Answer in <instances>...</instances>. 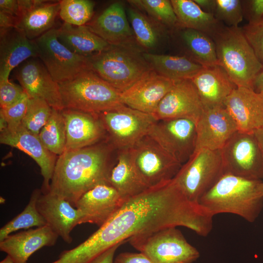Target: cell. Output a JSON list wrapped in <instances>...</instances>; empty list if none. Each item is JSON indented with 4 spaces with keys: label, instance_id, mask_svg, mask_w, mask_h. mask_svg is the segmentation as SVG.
Wrapping results in <instances>:
<instances>
[{
    "label": "cell",
    "instance_id": "cell-48",
    "mask_svg": "<svg viewBox=\"0 0 263 263\" xmlns=\"http://www.w3.org/2000/svg\"><path fill=\"white\" fill-rule=\"evenodd\" d=\"M252 89L256 92L263 93V69L255 77L253 82Z\"/></svg>",
    "mask_w": 263,
    "mask_h": 263
},
{
    "label": "cell",
    "instance_id": "cell-23",
    "mask_svg": "<svg viewBox=\"0 0 263 263\" xmlns=\"http://www.w3.org/2000/svg\"><path fill=\"white\" fill-rule=\"evenodd\" d=\"M59 236L48 225L10 234L0 242V250L14 263H27L29 258L44 246L54 245Z\"/></svg>",
    "mask_w": 263,
    "mask_h": 263
},
{
    "label": "cell",
    "instance_id": "cell-8",
    "mask_svg": "<svg viewBox=\"0 0 263 263\" xmlns=\"http://www.w3.org/2000/svg\"><path fill=\"white\" fill-rule=\"evenodd\" d=\"M110 143L119 150L129 149L147 135L156 121L148 114L122 104L97 114Z\"/></svg>",
    "mask_w": 263,
    "mask_h": 263
},
{
    "label": "cell",
    "instance_id": "cell-30",
    "mask_svg": "<svg viewBox=\"0 0 263 263\" xmlns=\"http://www.w3.org/2000/svg\"><path fill=\"white\" fill-rule=\"evenodd\" d=\"M151 69L174 81L191 79L203 68L185 56L159 55L142 53Z\"/></svg>",
    "mask_w": 263,
    "mask_h": 263
},
{
    "label": "cell",
    "instance_id": "cell-37",
    "mask_svg": "<svg viewBox=\"0 0 263 263\" xmlns=\"http://www.w3.org/2000/svg\"><path fill=\"white\" fill-rule=\"evenodd\" d=\"M129 2L144 10L161 23L170 27H177V19L170 0H132Z\"/></svg>",
    "mask_w": 263,
    "mask_h": 263
},
{
    "label": "cell",
    "instance_id": "cell-50",
    "mask_svg": "<svg viewBox=\"0 0 263 263\" xmlns=\"http://www.w3.org/2000/svg\"><path fill=\"white\" fill-rule=\"evenodd\" d=\"M0 263H14L10 256L7 255L6 257L0 261Z\"/></svg>",
    "mask_w": 263,
    "mask_h": 263
},
{
    "label": "cell",
    "instance_id": "cell-2",
    "mask_svg": "<svg viewBox=\"0 0 263 263\" xmlns=\"http://www.w3.org/2000/svg\"><path fill=\"white\" fill-rule=\"evenodd\" d=\"M261 181L225 173L199 203L213 216L230 213L253 223L263 207V197L258 189Z\"/></svg>",
    "mask_w": 263,
    "mask_h": 263
},
{
    "label": "cell",
    "instance_id": "cell-43",
    "mask_svg": "<svg viewBox=\"0 0 263 263\" xmlns=\"http://www.w3.org/2000/svg\"><path fill=\"white\" fill-rule=\"evenodd\" d=\"M113 263H153L142 253L123 252L114 259Z\"/></svg>",
    "mask_w": 263,
    "mask_h": 263
},
{
    "label": "cell",
    "instance_id": "cell-27",
    "mask_svg": "<svg viewBox=\"0 0 263 263\" xmlns=\"http://www.w3.org/2000/svg\"><path fill=\"white\" fill-rule=\"evenodd\" d=\"M57 36L60 42L71 52L86 57L111 45L85 25L76 26L64 22L57 29Z\"/></svg>",
    "mask_w": 263,
    "mask_h": 263
},
{
    "label": "cell",
    "instance_id": "cell-34",
    "mask_svg": "<svg viewBox=\"0 0 263 263\" xmlns=\"http://www.w3.org/2000/svg\"><path fill=\"white\" fill-rule=\"evenodd\" d=\"M127 13L137 42L145 48H154L158 42V35L150 21L134 8H128Z\"/></svg>",
    "mask_w": 263,
    "mask_h": 263
},
{
    "label": "cell",
    "instance_id": "cell-51",
    "mask_svg": "<svg viewBox=\"0 0 263 263\" xmlns=\"http://www.w3.org/2000/svg\"><path fill=\"white\" fill-rule=\"evenodd\" d=\"M259 191L260 194L263 197V181H261L258 187Z\"/></svg>",
    "mask_w": 263,
    "mask_h": 263
},
{
    "label": "cell",
    "instance_id": "cell-28",
    "mask_svg": "<svg viewBox=\"0 0 263 263\" xmlns=\"http://www.w3.org/2000/svg\"><path fill=\"white\" fill-rule=\"evenodd\" d=\"M109 183L125 200L148 188L132 163L129 149L119 150L111 171Z\"/></svg>",
    "mask_w": 263,
    "mask_h": 263
},
{
    "label": "cell",
    "instance_id": "cell-32",
    "mask_svg": "<svg viewBox=\"0 0 263 263\" xmlns=\"http://www.w3.org/2000/svg\"><path fill=\"white\" fill-rule=\"evenodd\" d=\"M41 193V189H35L23 210L0 229V242L18 230L29 229L33 227H38L47 225L37 207L38 199Z\"/></svg>",
    "mask_w": 263,
    "mask_h": 263
},
{
    "label": "cell",
    "instance_id": "cell-20",
    "mask_svg": "<svg viewBox=\"0 0 263 263\" xmlns=\"http://www.w3.org/2000/svg\"><path fill=\"white\" fill-rule=\"evenodd\" d=\"M126 200L111 185H98L85 192L77 201L75 207L83 215V224L104 225Z\"/></svg>",
    "mask_w": 263,
    "mask_h": 263
},
{
    "label": "cell",
    "instance_id": "cell-41",
    "mask_svg": "<svg viewBox=\"0 0 263 263\" xmlns=\"http://www.w3.org/2000/svg\"><path fill=\"white\" fill-rule=\"evenodd\" d=\"M25 94L22 87L9 80L0 81V106L4 108L19 100Z\"/></svg>",
    "mask_w": 263,
    "mask_h": 263
},
{
    "label": "cell",
    "instance_id": "cell-3",
    "mask_svg": "<svg viewBox=\"0 0 263 263\" xmlns=\"http://www.w3.org/2000/svg\"><path fill=\"white\" fill-rule=\"evenodd\" d=\"M218 65L237 87L252 89L254 80L263 69L242 28L224 25L213 37Z\"/></svg>",
    "mask_w": 263,
    "mask_h": 263
},
{
    "label": "cell",
    "instance_id": "cell-1",
    "mask_svg": "<svg viewBox=\"0 0 263 263\" xmlns=\"http://www.w3.org/2000/svg\"><path fill=\"white\" fill-rule=\"evenodd\" d=\"M113 148L111 143L99 142L64 151L56 160L49 192L75 207L89 190L100 184H110L114 164L111 159Z\"/></svg>",
    "mask_w": 263,
    "mask_h": 263
},
{
    "label": "cell",
    "instance_id": "cell-15",
    "mask_svg": "<svg viewBox=\"0 0 263 263\" xmlns=\"http://www.w3.org/2000/svg\"><path fill=\"white\" fill-rule=\"evenodd\" d=\"M175 82L150 69L121 93V102L130 108L152 115Z\"/></svg>",
    "mask_w": 263,
    "mask_h": 263
},
{
    "label": "cell",
    "instance_id": "cell-44",
    "mask_svg": "<svg viewBox=\"0 0 263 263\" xmlns=\"http://www.w3.org/2000/svg\"><path fill=\"white\" fill-rule=\"evenodd\" d=\"M0 11L9 14L18 19L20 14L19 0H0Z\"/></svg>",
    "mask_w": 263,
    "mask_h": 263
},
{
    "label": "cell",
    "instance_id": "cell-38",
    "mask_svg": "<svg viewBox=\"0 0 263 263\" xmlns=\"http://www.w3.org/2000/svg\"><path fill=\"white\" fill-rule=\"evenodd\" d=\"M213 15L228 27H238L244 19L242 0H215Z\"/></svg>",
    "mask_w": 263,
    "mask_h": 263
},
{
    "label": "cell",
    "instance_id": "cell-18",
    "mask_svg": "<svg viewBox=\"0 0 263 263\" xmlns=\"http://www.w3.org/2000/svg\"><path fill=\"white\" fill-rule=\"evenodd\" d=\"M225 107L238 131L253 133L263 127V93L253 89L236 87L226 98Z\"/></svg>",
    "mask_w": 263,
    "mask_h": 263
},
{
    "label": "cell",
    "instance_id": "cell-16",
    "mask_svg": "<svg viewBox=\"0 0 263 263\" xmlns=\"http://www.w3.org/2000/svg\"><path fill=\"white\" fill-rule=\"evenodd\" d=\"M16 77L29 97L42 99L53 109L63 110L59 84L39 61L26 60L17 70Z\"/></svg>",
    "mask_w": 263,
    "mask_h": 263
},
{
    "label": "cell",
    "instance_id": "cell-25",
    "mask_svg": "<svg viewBox=\"0 0 263 263\" xmlns=\"http://www.w3.org/2000/svg\"><path fill=\"white\" fill-rule=\"evenodd\" d=\"M38 57L36 44L16 28L0 31V81L9 80L11 71L30 57Z\"/></svg>",
    "mask_w": 263,
    "mask_h": 263
},
{
    "label": "cell",
    "instance_id": "cell-22",
    "mask_svg": "<svg viewBox=\"0 0 263 263\" xmlns=\"http://www.w3.org/2000/svg\"><path fill=\"white\" fill-rule=\"evenodd\" d=\"M87 26L111 45L133 46L135 39L124 6L119 2L111 4Z\"/></svg>",
    "mask_w": 263,
    "mask_h": 263
},
{
    "label": "cell",
    "instance_id": "cell-31",
    "mask_svg": "<svg viewBox=\"0 0 263 263\" xmlns=\"http://www.w3.org/2000/svg\"><path fill=\"white\" fill-rule=\"evenodd\" d=\"M178 27L179 35L187 55L203 67L218 65L215 45L212 38L201 31Z\"/></svg>",
    "mask_w": 263,
    "mask_h": 263
},
{
    "label": "cell",
    "instance_id": "cell-46",
    "mask_svg": "<svg viewBox=\"0 0 263 263\" xmlns=\"http://www.w3.org/2000/svg\"><path fill=\"white\" fill-rule=\"evenodd\" d=\"M17 21V18L0 11V31L15 28Z\"/></svg>",
    "mask_w": 263,
    "mask_h": 263
},
{
    "label": "cell",
    "instance_id": "cell-9",
    "mask_svg": "<svg viewBox=\"0 0 263 263\" xmlns=\"http://www.w3.org/2000/svg\"><path fill=\"white\" fill-rule=\"evenodd\" d=\"M220 151L225 173L263 179V153L253 133L237 131Z\"/></svg>",
    "mask_w": 263,
    "mask_h": 263
},
{
    "label": "cell",
    "instance_id": "cell-49",
    "mask_svg": "<svg viewBox=\"0 0 263 263\" xmlns=\"http://www.w3.org/2000/svg\"><path fill=\"white\" fill-rule=\"evenodd\" d=\"M253 133L263 153V127L255 131Z\"/></svg>",
    "mask_w": 263,
    "mask_h": 263
},
{
    "label": "cell",
    "instance_id": "cell-24",
    "mask_svg": "<svg viewBox=\"0 0 263 263\" xmlns=\"http://www.w3.org/2000/svg\"><path fill=\"white\" fill-rule=\"evenodd\" d=\"M204 109L225 107V102L237 87L220 65L203 67L191 79Z\"/></svg>",
    "mask_w": 263,
    "mask_h": 263
},
{
    "label": "cell",
    "instance_id": "cell-33",
    "mask_svg": "<svg viewBox=\"0 0 263 263\" xmlns=\"http://www.w3.org/2000/svg\"><path fill=\"white\" fill-rule=\"evenodd\" d=\"M38 136L50 152L58 156L65 150L66 131L62 111L53 108L51 115Z\"/></svg>",
    "mask_w": 263,
    "mask_h": 263
},
{
    "label": "cell",
    "instance_id": "cell-36",
    "mask_svg": "<svg viewBox=\"0 0 263 263\" xmlns=\"http://www.w3.org/2000/svg\"><path fill=\"white\" fill-rule=\"evenodd\" d=\"M52 110L53 108L45 101L29 97L21 123L28 130L38 135L49 120Z\"/></svg>",
    "mask_w": 263,
    "mask_h": 263
},
{
    "label": "cell",
    "instance_id": "cell-21",
    "mask_svg": "<svg viewBox=\"0 0 263 263\" xmlns=\"http://www.w3.org/2000/svg\"><path fill=\"white\" fill-rule=\"evenodd\" d=\"M61 111L66 131L65 151L94 145L103 138L106 132L97 114L71 109Z\"/></svg>",
    "mask_w": 263,
    "mask_h": 263
},
{
    "label": "cell",
    "instance_id": "cell-40",
    "mask_svg": "<svg viewBox=\"0 0 263 263\" xmlns=\"http://www.w3.org/2000/svg\"><path fill=\"white\" fill-rule=\"evenodd\" d=\"M29 98L25 93L17 102L7 107L0 108V117L4 119L7 126L16 125L21 123L27 110Z\"/></svg>",
    "mask_w": 263,
    "mask_h": 263
},
{
    "label": "cell",
    "instance_id": "cell-7",
    "mask_svg": "<svg viewBox=\"0 0 263 263\" xmlns=\"http://www.w3.org/2000/svg\"><path fill=\"white\" fill-rule=\"evenodd\" d=\"M225 174L220 150L194 151L173 178L188 198L199 203Z\"/></svg>",
    "mask_w": 263,
    "mask_h": 263
},
{
    "label": "cell",
    "instance_id": "cell-17",
    "mask_svg": "<svg viewBox=\"0 0 263 263\" xmlns=\"http://www.w3.org/2000/svg\"><path fill=\"white\" fill-rule=\"evenodd\" d=\"M195 150H221L238 131L237 126L225 107L204 109L196 123Z\"/></svg>",
    "mask_w": 263,
    "mask_h": 263
},
{
    "label": "cell",
    "instance_id": "cell-42",
    "mask_svg": "<svg viewBox=\"0 0 263 263\" xmlns=\"http://www.w3.org/2000/svg\"><path fill=\"white\" fill-rule=\"evenodd\" d=\"M244 18L248 23L257 22L263 19V0H242Z\"/></svg>",
    "mask_w": 263,
    "mask_h": 263
},
{
    "label": "cell",
    "instance_id": "cell-5",
    "mask_svg": "<svg viewBox=\"0 0 263 263\" xmlns=\"http://www.w3.org/2000/svg\"><path fill=\"white\" fill-rule=\"evenodd\" d=\"M87 59L90 70L121 93L151 69L134 46L110 45Z\"/></svg>",
    "mask_w": 263,
    "mask_h": 263
},
{
    "label": "cell",
    "instance_id": "cell-13",
    "mask_svg": "<svg viewBox=\"0 0 263 263\" xmlns=\"http://www.w3.org/2000/svg\"><path fill=\"white\" fill-rule=\"evenodd\" d=\"M0 142L23 151L35 161L43 178L41 191L42 193L49 192L56 155L44 147L38 135L28 130L21 123L7 126L0 131Z\"/></svg>",
    "mask_w": 263,
    "mask_h": 263
},
{
    "label": "cell",
    "instance_id": "cell-4",
    "mask_svg": "<svg viewBox=\"0 0 263 263\" xmlns=\"http://www.w3.org/2000/svg\"><path fill=\"white\" fill-rule=\"evenodd\" d=\"M58 84L63 109L97 114L123 104L121 92L90 69Z\"/></svg>",
    "mask_w": 263,
    "mask_h": 263
},
{
    "label": "cell",
    "instance_id": "cell-11",
    "mask_svg": "<svg viewBox=\"0 0 263 263\" xmlns=\"http://www.w3.org/2000/svg\"><path fill=\"white\" fill-rule=\"evenodd\" d=\"M38 57L58 84L71 80L89 69L87 57L77 55L58 40L57 29L52 28L34 40Z\"/></svg>",
    "mask_w": 263,
    "mask_h": 263
},
{
    "label": "cell",
    "instance_id": "cell-19",
    "mask_svg": "<svg viewBox=\"0 0 263 263\" xmlns=\"http://www.w3.org/2000/svg\"><path fill=\"white\" fill-rule=\"evenodd\" d=\"M37 207L46 224L66 243L71 244V233L83 224V215L67 201L50 192L39 197Z\"/></svg>",
    "mask_w": 263,
    "mask_h": 263
},
{
    "label": "cell",
    "instance_id": "cell-39",
    "mask_svg": "<svg viewBox=\"0 0 263 263\" xmlns=\"http://www.w3.org/2000/svg\"><path fill=\"white\" fill-rule=\"evenodd\" d=\"M244 35L260 63L263 65V19L242 27Z\"/></svg>",
    "mask_w": 263,
    "mask_h": 263
},
{
    "label": "cell",
    "instance_id": "cell-10",
    "mask_svg": "<svg viewBox=\"0 0 263 263\" xmlns=\"http://www.w3.org/2000/svg\"><path fill=\"white\" fill-rule=\"evenodd\" d=\"M129 151L135 168L148 188L173 179L182 165L148 135Z\"/></svg>",
    "mask_w": 263,
    "mask_h": 263
},
{
    "label": "cell",
    "instance_id": "cell-29",
    "mask_svg": "<svg viewBox=\"0 0 263 263\" xmlns=\"http://www.w3.org/2000/svg\"><path fill=\"white\" fill-rule=\"evenodd\" d=\"M177 19V27L203 32L212 37L225 25L214 16L203 11L193 0H170Z\"/></svg>",
    "mask_w": 263,
    "mask_h": 263
},
{
    "label": "cell",
    "instance_id": "cell-26",
    "mask_svg": "<svg viewBox=\"0 0 263 263\" xmlns=\"http://www.w3.org/2000/svg\"><path fill=\"white\" fill-rule=\"evenodd\" d=\"M60 10V1L36 0L35 4L17 19L15 27L30 40L52 29Z\"/></svg>",
    "mask_w": 263,
    "mask_h": 263
},
{
    "label": "cell",
    "instance_id": "cell-14",
    "mask_svg": "<svg viewBox=\"0 0 263 263\" xmlns=\"http://www.w3.org/2000/svg\"><path fill=\"white\" fill-rule=\"evenodd\" d=\"M204 110L190 79L175 81L152 114L156 120L183 118L197 122Z\"/></svg>",
    "mask_w": 263,
    "mask_h": 263
},
{
    "label": "cell",
    "instance_id": "cell-12",
    "mask_svg": "<svg viewBox=\"0 0 263 263\" xmlns=\"http://www.w3.org/2000/svg\"><path fill=\"white\" fill-rule=\"evenodd\" d=\"M181 165L195 150L196 123L183 118L156 120L147 134Z\"/></svg>",
    "mask_w": 263,
    "mask_h": 263
},
{
    "label": "cell",
    "instance_id": "cell-6",
    "mask_svg": "<svg viewBox=\"0 0 263 263\" xmlns=\"http://www.w3.org/2000/svg\"><path fill=\"white\" fill-rule=\"evenodd\" d=\"M128 241L153 263H192L200 257L176 227L142 233Z\"/></svg>",
    "mask_w": 263,
    "mask_h": 263
},
{
    "label": "cell",
    "instance_id": "cell-35",
    "mask_svg": "<svg viewBox=\"0 0 263 263\" xmlns=\"http://www.w3.org/2000/svg\"><path fill=\"white\" fill-rule=\"evenodd\" d=\"M94 6L92 0H62L60 1L59 15L65 23L83 26L91 19Z\"/></svg>",
    "mask_w": 263,
    "mask_h": 263
},
{
    "label": "cell",
    "instance_id": "cell-45",
    "mask_svg": "<svg viewBox=\"0 0 263 263\" xmlns=\"http://www.w3.org/2000/svg\"><path fill=\"white\" fill-rule=\"evenodd\" d=\"M122 244L114 245L106 250L90 263H113L114 256L117 248Z\"/></svg>",
    "mask_w": 263,
    "mask_h": 263
},
{
    "label": "cell",
    "instance_id": "cell-47",
    "mask_svg": "<svg viewBox=\"0 0 263 263\" xmlns=\"http://www.w3.org/2000/svg\"><path fill=\"white\" fill-rule=\"evenodd\" d=\"M193 1L205 12L213 15L215 7V0H193Z\"/></svg>",
    "mask_w": 263,
    "mask_h": 263
}]
</instances>
